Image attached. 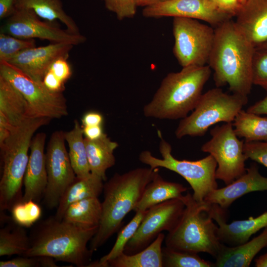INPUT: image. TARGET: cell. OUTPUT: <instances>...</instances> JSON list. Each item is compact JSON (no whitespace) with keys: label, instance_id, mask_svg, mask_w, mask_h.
<instances>
[{"label":"cell","instance_id":"6da1fadb","mask_svg":"<svg viewBox=\"0 0 267 267\" xmlns=\"http://www.w3.org/2000/svg\"><path fill=\"white\" fill-rule=\"evenodd\" d=\"M215 40L208 61L214 72L217 87L228 85L233 93L248 96L253 85L254 45L231 19L216 27Z\"/></svg>","mask_w":267,"mask_h":267},{"label":"cell","instance_id":"7a4b0ae2","mask_svg":"<svg viewBox=\"0 0 267 267\" xmlns=\"http://www.w3.org/2000/svg\"><path fill=\"white\" fill-rule=\"evenodd\" d=\"M98 228L81 226L58 220L54 216L49 217L33 229L30 247L23 256H47L78 267H87L93 254L87 244Z\"/></svg>","mask_w":267,"mask_h":267},{"label":"cell","instance_id":"3957f363","mask_svg":"<svg viewBox=\"0 0 267 267\" xmlns=\"http://www.w3.org/2000/svg\"><path fill=\"white\" fill-rule=\"evenodd\" d=\"M158 168H138L122 174H115L104 184V199L97 231L90 241L96 251L121 227L126 215L134 210L147 185Z\"/></svg>","mask_w":267,"mask_h":267},{"label":"cell","instance_id":"277c9868","mask_svg":"<svg viewBox=\"0 0 267 267\" xmlns=\"http://www.w3.org/2000/svg\"><path fill=\"white\" fill-rule=\"evenodd\" d=\"M211 74L208 65L183 67L168 74L151 100L144 105V115L159 119L184 118L196 106Z\"/></svg>","mask_w":267,"mask_h":267},{"label":"cell","instance_id":"5b68a950","mask_svg":"<svg viewBox=\"0 0 267 267\" xmlns=\"http://www.w3.org/2000/svg\"><path fill=\"white\" fill-rule=\"evenodd\" d=\"M51 119L32 118L16 127L0 146L2 161L0 180V210L11 211L22 201L24 176L28 160V151L35 133L47 125Z\"/></svg>","mask_w":267,"mask_h":267},{"label":"cell","instance_id":"8992f818","mask_svg":"<svg viewBox=\"0 0 267 267\" xmlns=\"http://www.w3.org/2000/svg\"><path fill=\"white\" fill-rule=\"evenodd\" d=\"M185 204L175 226L165 237L166 247L195 253H205L214 259L222 243L217 236L218 226L209 212V204L198 202L189 192L181 197Z\"/></svg>","mask_w":267,"mask_h":267},{"label":"cell","instance_id":"52a82bcc","mask_svg":"<svg viewBox=\"0 0 267 267\" xmlns=\"http://www.w3.org/2000/svg\"><path fill=\"white\" fill-rule=\"evenodd\" d=\"M247 102V96L228 94L218 87L209 89L202 94L193 112L180 121L176 136H201L217 123H232Z\"/></svg>","mask_w":267,"mask_h":267},{"label":"cell","instance_id":"ba28073f","mask_svg":"<svg viewBox=\"0 0 267 267\" xmlns=\"http://www.w3.org/2000/svg\"><path fill=\"white\" fill-rule=\"evenodd\" d=\"M158 134L162 158L154 156L149 151L144 150L139 155V161L152 169L164 168L179 175L191 187L193 199L198 202H204L208 194L218 188L216 177L217 163L214 158L209 154L196 161L177 159L172 154L171 145L163 138L159 131Z\"/></svg>","mask_w":267,"mask_h":267},{"label":"cell","instance_id":"9c48e42d","mask_svg":"<svg viewBox=\"0 0 267 267\" xmlns=\"http://www.w3.org/2000/svg\"><path fill=\"white\" fill-rule=\"evenodd\" d=\"M0 76L8 81L27 101L31 118L59 119L68 114L62 92H53L6 61H0Z\"/></svg>","mask_w":267,"mask_h":267},{"label":"cell","instance_id":"30bf717a","mask_svg":"<svg viewBox=\"0 0 267 267\" xmlns=\"http://www.w3.org/2000/svg\"><path fill=\"white\" fill-rule=\"evenodd\" d=\"M173 33V53L182 68L208 63L215 35L211 26L194 19L174 17Z\"/></svg>","mask_w":267,"mask_h":267},{"label":"cell","instance_id":"8fae6325","mask_svg":"<svg viewBox=\"0 0 267 267\" xmlns=\"http://www.w3.org/2000/svg\"><path fill=\"white\" fill-rule=\"evenodd\" d=\"M210 134L211 139L202 145L201 150L214 158L217 163L216 178L227 185L246 172L245 141L238 138L232 123L215 126L211 130Z\"/></svg>","mask_w":267,"mask_h":267},{"label":"cell","instance_id":"7c38bea8","mask_svg":"<svg viewBox=\"0 0 267 267\" xmlns=\"http://www.w3.org/2000/svg\"><path fill=\"white\" fill-rule=\"evenodd\" d=\"M64 132H54L48 142L45 154L47 175L44 201L49 209L57 208L60 198L77 177L65 144Z\"/></svg>","mask_w":267,"mask_h":267},{"label":"cell","instance_id":"4fadbf2b","mask_svg":"<svg viewBox=\"0 0 267 267\" xmlns=\"http://www.w3.org/2000/svg\"><path fill=\"white\" fill-rule=\"evenodd\" d=\"M3 33L23 39L36 38L52 43H64L77 45L84 43L86 38L81 33H73L63 30L53 22H44L32 10L16 9L1 26Z\"/></svg>","mask_w":267,"mask_h":267},{"label":"cell","instance_id":"5bb4252c","mask_svg":"<svg viewBox=\"0 0 267 267\" xmlns=\"http://www.w3.org/2000/svg\"><path fill=\"white\" fill-rule=\"evenodd\" d=\"M185 208L180 198L170 199L146 210L136 232L126 245L124 253H137L151 243L163 231H171L176 225Z\"/></svg>","mask_w":267,"mask_h":267},{"label":"cell","instance_id":"9a60e30c","mask_svg":"<svg viewBox=\"0 0 267 267\" xmlns=\"http://www.w3.org/2000/svg\"><path fill=\"white\" fill-rule=\"evenodd\" d=\"M147 18L183 17L198 19L216 27L231 17L221 11L210 0H168L144 7Z\"/></svg>","mask_w":267,"mask_h":267},{"label":"cell","instance_id":"2e32d148","mask_svg":"<svg viewBox=\"0 0 267 267\" xmlns=\"http://www.w3.org/2000/svg\"><path fill=\"white\" fill-rule=\"evenodd\" d=\"M74 45L64 43H51L45 46L24 50L7 62L34 80L43 82L44 77L57 59L68 57Z\"/></svg>","mask_w":267,"mask_h":267},{"label":"cell","instance_id":"e0dca14e","mask_svg":"<svg viewBox=\"0 0 267 267\" xmlns=\"http://www.w3.org/2000/svg\"><path fill=\"white\" fill-rule=\"evenodd\" d=\"M209 204V212L218 224L220 241L229 246L242 244L260 229L267 227V211L257 217L234 221L227 223L226 211L216 204Z\"/></svg>","mask_w":267,"mask_h":267},{"label":"cell","instance_id":"ac0fdd59","mask_svg":"<svg viewBox=\"0 0 267 267\" xmlns=\"http://www.w3.org/2000/svg\"><path fill=\"white\" fill-rule=\"evenodd\" d=\"M46 134L38 133L31 142L29 160L24 178V191L21 201L33 200L38 203L47 183L45 154L44 151Z\"/></svg>","mask_w":267,"mask_h":267},{"label":"cell","instance_id":"d6986e66","mask_svg":"<svg viewBox=\"0 0 267 267\" xmlns=\"http://www.w3.org/2000/svg\"><path fill=\"white\" fill-rule=\"evenodd\" d=\"M267 191V177L262 176L255 163L251 164L241 176L223 187L217 188L205 198L204 202L216 204L225 210L237 199L249 193Z\"/></svg>","mask_w":267,"mask_h":267},{"label":"cell","instance_id":"ffe728a7","mask_svg":"<svg viewBox=\"0 0 267 267\" xmlns=\"http://www.w3.org/2000/svg\"><path fill=\"white\" fill-rule=\"evenodd\" d=\"M234 21L256 48L267 41V0H247Z\"/></svg>","mask_w":267,"mask_h":267},{"label":"cell","instance_id":"44dd1931","mask_svg":"<svg viewBox=\"0 0 267 267\" xmlns=\"http://www.w3.org/2000/svg\"><path fill=\"white\" fill-rule=\"evenodd\" d=\"M267 247V227L257 236L235 246L221 244L215 267H249L256 255Z\"/></svg>","mask_w":267,"mask_h":267},{"label":"cell","instance_id":"7402d4cb","mask_svg":"<svg viewBox=\"0 0 267 267\" xmlns=\"http://www.w3.org/2000/svg\"><path fill=\"white\" fill-rule=\"evenodd\" d=\"M88 161L90 173L107 180L106 171L115 164L114 150L118 143L112 141L106 134L100 138L90 140L85 137Z\"/></svg>","mask_w":267,"mask_h":267},{"label":"cell","instance_id":"603a6c76","mask_svg":"<svg viewBox=\"0 0 267 267\" xmlns=\"http://www.w3.org/2000/svg\"><path fill=\"white\" fill-rule=\"evenodd\" d=\"M0 113L9 122L18 127L30 118L28 104L21 94L8 81L0 76Z\"/></svg>","mask_w":267,"mask_h":267},{"label":"cell","instance_id":"cb8c5ba5","mask_svg":"<svg viewBox=\"0 0 267 267\" xmlns=\"http://www.w3.org/2000/svg\"><path fill=\"white\" fill-rule=\"evenodd\" d=\"M103 181L101 178L92 173L83 178H76L61 197L54 216L61 220L71 204L87 198L98 197L103 190Z\"/></svg>","mask_w":267,"mask_h":267},{"label":"cell","instance_id":"d4e9b609","mask_svg":"<svg viewBox=\"0 0 267 267\" xmlns=\"http://www.w3.org/2000/svg\"><path fill=\"white\" fill-rule=\"evenodd\" d=\"M187 189L181 184L164 180L157 172L146 186L134 211H145L166 201L180 198Z\"/></svg>","mask_w":267,"mask_h":267},{"label":"cell","instance_id":"484cf974","mask_svg":"<svg viewBox=\"0 0 267 267\" xmlns=\"http://www.w3.org/2000/svg\"><path fill=\"white\" fill-rule=\"evenodd\" d=\"M20 9L32 10L40 18L48 22L59 20L69 31L80 33L75 21L64 11L61 0H17L15 10Z\"/></svg>","mask_w":267,"mask_h":267},{"label":"cell","instance_id":"4316f807","mask_svg":"<svg viewBox=\"0 0 267 267\" xmlns=\"http://www.w3.org/2000/svg\"><path fill=\"white\" fill-rule=\"evenodd\" d=\"M165 235L160 233L142 250L133 254L124 252L108 262L110 267H163L162 245Z\"/></svg>","mask_w":267,"mask_h":267},{"label":"cell","instance_id":"83f0119b","mask_svg":"<svg viewBox=\"0 0 267 267\" xmlns=\"http://www.w3.org/2000/svg\"><path fill=\"white\" fill-rule=\"evenodd\" d=\"M83 127L77 120L73 128L64 132V137L69 147V156L73 169L79 178L88 176L91 173L88 161Z\"/></svg>","mask_w":267,"mask_h":267},{"label":"cell","instance_id":"f1b7e54d","mask_svg":"<svg viewBox=\"0 0 267 267\" xmlns=\"http://www.w3.org/2000/svg\"><path fill=\"white\" fill-rule=\"evenodd\" d=\"M101 213V202L98 197H89L71 204L62 220L85 227H96L99 226Z\"/></svg>","mask_w":267,"mask_h":267},{"label":"cell","instance_id":"f546056e","mask_svg":"<svg viewBox=\"0 0 267 267\" xmlns=\"http://www.w3.org/2000/svg\"><path fill=\"white\" fill-rule=\"evenodd\" d=\"M234 132L245 142L267 141V117L242 109L232 122Z\"/></svg>","mask_w":267,"mask_h":267},{"label":"cell","instance_id":"4dcf8cb0","mask_svg":"<svg viewBox=\"0 0 267 267\" xmlns=\"http://www.w3.org/2000/svg\"><path fill=\"white\" fill-rule=\"evenodd\" d=\"M30 247V236H28L24 227L15 222L0 229V257L23 256Z\"/></svg>","mask_w":267,"mask_h":267},{"label":"cell","instance_id":"1f68e13d","mask_svg":"<svg viewBox=\"0 0 267 267\" xmlns=\"http://www.w3.org/2000/svg\"><path fill=\"white\" fill-rule=\"evenodd\" d=\"M145 211H138L131 221L118 233L116 240L110 252L97 261L91 262L88 267H108V262L124 252L125 248L136 232Z\"/></svg>","mask_w":267,"mask_h":267},{"label":"cell","instance_id":"d6a6232c","mask_svg":"<svg viewBox=\"0 0 267 267\" xmlns=\"http://www.w3.org/2000/svg\"><path fill=\"white\" fill-rule=\"evenodd\" d=\"M163 267H215L214 263L205 260L197 253L162 248Z\"/></svg>","mask_w":267,"mask_h":267},{"label":"cell","instance_id":"836d02e7","mask_svg":"<svg viewBox=\"0 0 267 267\" xmlns=\"http://www.w3.org/2000/svg\"><path fill=\"white\" fill-rule=\"evenodd\" d=\"M10 212L14 222L23 227H30L41 217L42 209L33 200L21 201L15 204Z\"/></svg>","mask_w":267,"mask_h":267},{"label":"cell","instance_id":"e575fe53","mask_svg":"<svg viewBox=\"0 0 267 267\" xmlns=\"http://www.w3.org/2000/svg\"><path fill=\"white\" fill-rule=\"evenodd\" d=\"M35 46V39H23L0 33V61H7L19 52Z\"/></svg>","mask_w":267,"mask_h":267},{"label":"cell","instance_id":"d590c367","mask_svg":"<svg viewBox=\"0 0 267 267\" xmlns=\"http://www.w3.org/2000/svg\"><path fill=\"white\" fill-rule=\"evenodd\" d=\"M253 85L262 87L267 93V49L256 48L252 66Z\"/></svg>","mask_w":267,"mask_h":267},{"label":"cell","instance_id":"8d00e7d4","mask_svg":"<svg viewBox=\"0 0 267 267\" xmlns=\"http://www.w3.org/2000/svg\"><path fill=\"white\" fill-rule=\"evenodd\" d=\"M106 8L122 20L134 17L137 7L136 0H103Z\"/></svg>","mask_w":267,"mask_h":267},{"label":"cell","instance_id":"74e56055","mask_svg":"<svg viewBox=\"0 0 267 267\" xmlns=\"http://www.w3.org/2000/svg\"><path fill=\"white\" fill-rule=\"evenodd\" d=\"M243 152L247 159L267 168V141L244 142Z\"/></svg>","mask_w":267,"mask_h":267},{"label":"cell","instance_id":"f35d334b","mask_svg":"<svg viewBox=\"0 0 267 267\" xmlns=\"http://www.w3.org/2000/svg\"><path fill=\"white\" fill-rule=\"evenodd\" d=\"M67 57H62L57 59L53 62L49 69V70L64 84L72 75L71 68L67 60Z\"/></svg>","mask_w":267,"mask_h":267},{"label":"cell","instance_id":"ab89813d","mask_svg":"<svg viewBox=\"0 0 267 267\" xmlns=\"http://www.w3.org/2000/svg\"><path fill=\"white\" fill-rule=\"evenodd\" d=\"M0 267H41L40 257H18L0 262Z\"/></svg>","mask_w":267,"mask_h":267},{"label":"cell","instance_id":"60d3db41","mask_svg":"<svg viewBox=\"0 0 267 267\" xmlns=\"http://www.w3.org/2000/svg\"><path fill=\"white\" fill-rule=\"evenodd\" d=\"M214 2L221 11L231 17L236 16L242 7L238 0H215Z\"/></svg>","mask_w":267,"mask_h":267},{"label":"cell","instance_id":"b9f144b4","mask_svg":"<svg viewBox=\"0 0 267 267\" xmlns=\"http://www.w3.org/2000/svg\"><path fill=\"white\" fill-rule=\"evenodd\" d=\"M43 82L46 88L51 91L62 92L65 89L64 83L49 70L45 74Z\"/></svg>","mask_w":267,"mask_h":267},{"label":"cell","instance_id":"7bdbcfd3","mask_svg":"<svg viewBox=\"0 0 267 267\" xmlns=\"http://www.w3.org/2000/svg\"><path fill=\"white\" fill-rule=\"evenodd\" d=\"M82 122L83 127L102 126L103 117L98 112L89 111L84 115Z\"/></svg>","mask_w":267,"mask_h":267},{"label":"cell","instance_id":"ee69618b","mask_svg":"<svg viewBox=\"0 0 267 267\" xmlns=\"http://www.w3.org/2000/svg\"><path fill=\"white\" fill-rule=\"evenodd\" d=\"M16 127L12 125L3 114L0 113V146L3 144Z\"/></svg>","mask_w":267,"mask_h":267},{"label":"cell","instance_id":"f6af8a7d","mask_svg":"<svg viewBox=\"0 0 267 267\" xmlns=\"http://www.w3.org/2000/svg\"><path fill=\"white\" fill-rule=\"evenodd\" d=\"M17 0H0V19H7L15 11Z\"/></svg>","mask_w":267,"mask_h":267},{"label":"cell","instance_id":"bcb514c9","mask_svg":"<svg viewBox=\"0 0 267 267\" xmlns=\"http://www.w3.org/2000/svg\"><path fill=\"white\" fill-rule=\"evenodd\" d=\"M82 127L85 137L90 140L97 139L105 134L102 126H82Z\"/></svg>","mask_w":267,"mask_h":267},{"label":"cell","instance_id":"7dc6e473","mask_svg":"<svg viewBox=\"0 0 267 267\" xmlns=\"http://www.w3.org/2000/svg\"><path fill=\"white\" fill-rule=\"evenodd\" d=\"M246 111L259 115L267 116V95L264 98L248 107Z\"/></svg>","mask_w":267,"mask_h":267},{"label":"cell","instance_id":"c3c4849f","mask_svg":"<svg viewBox=\"0 0 267 267\" xmlns=\"http://www.w3.org/2000/svg\"><path fill=\"white\" fill-rule=\"evenodd\" d=\"M168 0H136L137 6L147 7Z\"/></svg>","mask_w":267,"mask_h":267},{"label":"cell","instance_id":"681fc988","mask_svg":"<svg viewBox=\"0 0 267 267\" xmlns=\"http://www.w3.org/2000/svg\"><path fill=\"white\" fill-rule=\"evenodd\" d=\"M255 263L256 267H267V253L256 259Z\"/></svg>","mask_w":267,"mask_h":267},{"label":"cell","instance_id":"f907efd6","mask_svg":"<svg viewBox=\"0 0 267 267\" xmlns=\"http://www.w3.org/2000/svg\"><path fill=\"white\" fill-rule=\"evenodd\" d=\"M256 48H261V49H267V41L265 42L264 43L259 46L258 47H256Z\"/></svg>","mask_w":267,"mask_h":267},{"label":"cell","instance_id":"816d5d0a","mask_svg":"<svg viewBox=\"0 0 267 267\" xmlns=\"http://www.w3.org/2000/svg\"><path fill=\"white\" fill-rule=\"evenodd\" d=\"M238 0L240 3V4L241 5V6H242V5L246 2V1L247 0Z\"/></svg>","mask_w":267,"mask_h":267},{"label":"cell","instance_id":"f5cc1de1","mask_svg":"<svg viewBox=\"0 0 267 267\" xmlns=\"http://www.w3.org/2000/svg\"><path fill=\"white\" fill-rule=\"evenodd\" d=\"M210 0L214 2L215 0Z\"/></svg>","mask_w":267,"mask_h":267}]
</instances>
